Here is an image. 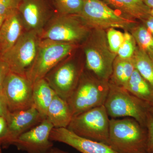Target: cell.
Segmentation results:
<instances>
[{
    "instance_id": "cell-1",
    "label": "cell",
    "mask_w": 153,
    "mask_h": 153,
    "mask_svg": "<svg viewBox=\"0 0 153 153\" xmlns=\"http://www.w3.org/2000/svg\"><path fill=\"white\" fill-rule=\"evenodd\" d=\"M147 130L132 118L110 120L108 145L117 153L146 152Z\"/></svg>"
},
{
    "instance_id": "cell-2",
    "label": "cell",
    "mask_w": 153,
    "mask_h": 153,
    "mask_svg": "<svg viewBox=\"0 0 153 153\" xmlns=\"http://www.w3.org/2000/svg\"><path fill=\"white\" fill-rule=\"evenodd\" d=\"M109 89V81L99 79L94 74L82 73L76 88L66 100L73 117L104 105Z\"/></svg>"
},
{
    "instance_id": "cell-3",
    "label": "cell",
    "mask_w": 153,
    "mask_h": 153,
    "mask_svg": "<svg viewBox=\"0 0 153 153\" xmlns=\"http://www.w3.org/2000/svg\"><path fill=\"white\" fill-rule=\"evenodd\" d=\"M84 47L88 70L101 80L109 81L117 55L110 49L104 30H94Z\"/></svg>"
},
{
    "instance_id": "cell-4",
    "label": "cell",
    "mask_w": 153,
    "mask_h": 153,
    "mask_svg": "<svg viewBox=\"0 0 153 153\" xmlns=\"http://www.w3.org/2000/svg\"><path fill=\"white\" fill-rule=\"evenodd\" d=\"M104 105L110 117L132 118L146 127L149 106L124 88L109 82V91Z\"/></svg>"
},
{
    "instance_id": "cell-5",
    "label": "cell",
    "mask_w": 153,
    "mask_h": 153,
    "mask_svg": "<svg viewBox=\"0 0 153 153\" xmlns=\"http://www.w3.org/2000/svg\"><path fill=\"white\" fill-rule=\"evenodd\" d=\"M77 16L88 27L93 30H128L137 23L134 19L118 13L101 0H84L82 11Z\"/></svg>"
},
{
    "instance_id": "cell-6",
    "label": "cell",
    "mask_w": 153,
    "mask_h": 153,
    "mask_svg": "<svg viewBox=\"0 0 153 153\" xmlns=\"http://www.w3.org/2000/svg\"><path fill=\"white\" fill-rule=\"evenodd\" d=\"M77 47L76 44L41 39L33 66L27 74L33 85L43 79Z\"/></svg>"
},
{
    "instance_id": "cell-7",
    "label": "cell",
    "mask_w": 153,
    "mask_h": 153,
    "mask_svg": "<svg viewBox=\"0 0 153 153\" xmlns=\"http://www.w3.org/2000/svg\"><path fill=\"white\" fill-rule=\"evenodd\" d=\"M90 30L77 15L58 14L49 20L39 36L41 39L76 44L87 39Z\"/></svg>"
},
{
    "instance_id": "cell-8",
    "label": "cell",
    "mask_w": 153,
    "mask_h": 153,
    "mask_svg": "<svg viewBox=\"0 0 153 153\" xmlns=\"http://www.w3.org/2000/svg\"><path fill=\"white\" fill-rule=\"evenodd\" d=\"M110 120L102 105L73 117L67 128L79 136L108 145Z\"/></svg>"
},
{
    "instance_id": "cell-9",
    "label": "cell",
    "mask_w": 153,
    "mask_h": 153,
    "mask_svg": "<svg viewBox=\"0 0 153 153\" xmlns=\"http://www.w3.org/2000/svg\"><path fill=\"white\" fill-rule=\"evenodd\" d=\"M40 41L38 33L25 31L15 45L1 57L11 72L27 77L36 59Z\"/></svg>"
},
{
    "instance_id": "cell-10",
    "label": "cell",
    "mask_w": 153,
    "mask_h": 153,
    "mask_svg": "<svg viewBox=\"0 0 153 153\" xmlns=\"http://www.w3.org/2000/svg\"><path fill=\"white\" fill-rule=\"evenodd\" d=\"M33 87L27 77L10 71L4 82L2 93L10 112L24 110L33 106Z\"/></svg>"
},
{
    "instance_id": "cell-11",
    "label": "cell",
    "mask_w": 153,
    "mask_h": 153,
    "mask_svg": "<svg viewBox=\"0 0 153 153\" xmlns=\"http://www.w3.org/2000/svg\"><path fill=\"white\" fill-rule=\"evenodd\" d=\"M82 71V68L74 62H61L44 78L57 95L66 100L76 88Z\"/></svg>"
},
{
    "instance_id": "cell-12",
    "label": "cell",
    "mask_w": 153,
    "mask_h": 153,
    "mask_svg": "<svg viewBox=\"0 0 153 153\" xmlns=\"http://www.w3.org/2000/svg\"><path fill=\"white\" fill-rule=\"evenodd\" d=\"M52 124L47 118L17 138L12 145L28 153H46L53 147L50 135Z\"/></svg>"
},
{
    "instance_id": "cell-13",
    "label": "cell",
    "mask_w": 153,
    "mask_h": 153,
    "mask_svg": "<svg viewBox=\"0 0 153 153\" xmlns=\"http://www.w3.org/2000/svg\"><path fill=\"white\" fill-rule=\"evenodd\" d=\"M45 118L34 105L28 109L11 112L7 120L5 134L0 139V147L12 145L19 136L38 125Z\"/></svg>"
},
{
    "instance_id": "cell-14",
    "label": "cell",
    "mask_w": 153,
    "mask_h": 153,
    "mask_svg": "<svg viewBox=\"0 0 153 153\" xmlns=\"http://www.w3.org/2000/svg\"><path fill=\"white\" fill-rule=\"evenodd\" d=\"M50 139L52 142L68 145L81 153H117L108 145L79 136L67 128H54Z\"/></svg>"
},
{
    "instance_id": "cell-15",
    "label": "cell",
    "mask_w": 153,
    "mask_h": 153,
    "mask_svg": "<svg viewBox=\"0 0 153 153\" xmlns=\"http://www.w3.org/2000/svg\"><path fill=\"white\" fill-rule=\"evenodd\" d=\"M25 31L39 35L48 23L49 10L44 0H22L18 10Z\"/></svg>"
},
{
    "instance_id": "cell-16",
    "label": "cell",
    "mask_w": 153,
    "mask_h": 153,
    "mask_svg": "<svg viewBox=\"0 0 153 153\" xmlns=\"http://www.w3.org/2000/svg\"><path fill=\"white\" fill-rule=\"evenodd\" d=\"M25 31L18 11L6 18L0 28L1 57L15 45Z\"/></svg>"
},
{
    "instance_id": "cell-17",
    "label": "cell",
    "mask_w": 153,
    "mask_h": 153,
    "mask_svg": "<svg viewBox=\"0 0 153 153\" xmlns=\"http://www.w3.org/2000/svg\"><path fill=\"white\" fill-rule=\"evenodd\" d=\"M72 117L66 100L56 94L47 110L46 118L55 128H67Z\"/></svg>"
},
{
    "instance_id": "cell-18",
    "label": "cell",
    "mask_w": 153,
    "mask_h": 153,
    "mask_svg": "<svg viewBox=\"0 0 153 153\" xmlns=\"http://www.w3.org/2000/svg\"><path fill=\"white\" fill-rule=\"evenodd\" d=\"M111 8L120 11L131 19L143 21L150 15L151 9L143 0H101Z\"/></svg>"
},
{
    "instance_id": "cell-19",
    "label": "cell",
    "mask_w": 153,
    "mask_h": 153,
    "mask_svg": "<svg viewBox=\"0 0 153 153\" xmlns=\"http://www.w3.org/2000/svg\"><path fill=\"white\" fill-rule=\"evenodd\" d=\"M56 94L44 78L39 79L33 84L34 105L38 111L46 117L48 108Z\"/></svg>"
},
{
    "instance_id": "cell-20",
    "label": "cell",
    "mask_w": 153,
    "mask_h": 153,
    "mask_svg": "<svg viewBox=\"0 0 153 153\" xmlns=\"http://www.w3.org/2000/svg\"><path fill=\"white\" fill-rule=\"evenodd\" d=\"M130 93L147 103L149 106L153 100V89L135 68L124 87Z\"/></svg>"
},
{
    "instance_id": "cell-21",
    "label": "cell",
    "mask_w": 153,
    "mask_h": 153,
    "mask_svg": "<svg viewBox=\"0 0 153 153\" xmlns=\"http://www.w3.org/2000/svg\"><path fill=\"white\" fill-rule=\"evenodd\" d=\"M135 68L132 58L123 59L117 56L114 62L112 73L109 82L124 87Z\"/></svg>"
},
{
    "instance_id": "cell-22",
    "label": "cell",
    "mask_w": 153,
    "mask_h": 153,
    "mask_svg": "<svg viewBox=\"0 0 153 153\" xmlns=\"http://www.w3.org/2000/svg\"><path fill=\"white\" fill-rule=\"evenodd\" d=\"M135 68L153 89V60L137 46L132 57Z\"/></svg>"
},
{
    "instance_id": "cell-23",
    "label": "cell",
    "mask_w": 153,
    "mask_h": 153,
    "mask_svg": "<svg viewBox=\"0 0 153 153\" xmlns=\"http://www.w3.org/2000/svg\"><path fill=\"white\" fill-rule=\"evenodd\" d=\"M131 35L137 47L153 60V36L146 26L140 25L132 28Z\"/></svg>"
},
{
    "instance_id": "cell-24",
    "label": "cell",
    "mask_w": 153,
    "mask_h": 153,
    "mask_svg": "<svg viewBox=\"0 0 153 153\" xmlns=\"http://www.w3.org/2000/svg\"><path fill=\"white\" fill-rule=\"evenodd\" d=\"M58 14L78 15L83 8L84 0H54Z\"/></svg>"
},
{
    "instance_id": "cell-25",
    "label": "cell",
    "mask_w": 153,
    "mask_h": 153,
    "mask_svg": "<svg viewBox=\"0 0 153 153\" xmlns=\"http://www.w3.org/2000/svg\"><path fill=\"white\" fill-rule=\"evenodd\" d=\"M124 40L117 53V56L123 59L132 58L137 47L133 36L126 31L124 33Z\"/></svg>"
},
{
    "instance_id": "cell-26",
    "label": "cell",
    "mask_w": 153,
    "mask_h": 153,
    "mask_svg": "<svg viewBox=\"0 0 153 153\" xmlns=\"http://www.w3.org/2000/svg\"><path fill=\"white\" fill-rule=\"evenodd\" d=\"M106 38L111 51L117 55L118 51L124 40V33L115 28H110L107 31Z\"/></svg>"
},
{
    "instance_id": "cell-27",
    "label": "cell",
    "mask_w": 153,
    "mask_h": 153,
    "mask_svg": "<svg viewBox=\"0 0 153 153\" xmlns=\"http://www.w3.org/2000/svg\"><path fill=\"white\" fill-rule=\"evenodd\" d=\"M22 0H0V15L6 18L18 11Z\"/></svg>"
},
{
    "instance_id": "cell-28",
    "label": "cell",
    "mask_w": 153,
    "mask_h": 153,
    "mask_svg": "<svg viewBox=\"0 0 153 153\" xmlns=\"http://www.w3.org/2000/svg\"><path fill=\"white\" fill-rule=\"evenodd\" d=\"M146 126L147 130L146 151L148 153H153V116L150 112L147 115Z\"/></svg>"
},
{
    "instance_id": "cell-29",
    "label": "cell",
    "mask_w": 153,
    "mask_h": 153,
    "mask_svg": "<svg viewBox=\"0 0 153 153\" xmlns=\"http://www.w3.org/2000/svg\"><path fill=\"white\" fill-rule=\"evenodd\" d=\"M10 69L7 63L0 57V94L2 93L3 85Z\"/></svg>"
},
{
    "instance_id": "cell-30",
    "label": "cell",
    "mask_w": 153,
    "mask_h": 153,
    "mask_svg": "<svg viewBox=\"0 0 153 153\" xmlns=\"http://www.w3.org/2000/svg\"><path fill=\"white\" fill-rule=\"evenodd\" d=\"M10 113L4 95L2 94H0V116L4 117L7 121Z\"/></svg>"
},
{
    "instance_id": "cell-31",
    "label": "cell",
    "mask_w": 153,
    "mask_h": 153,
    "mask_svg": "<svg viewBox=\"0 0 153 153\" xmlns=\"http://www.w3.org/2000/svg\"><path fill=\"white\" fill-rule=\"evenodd\" d=\"M143 25L153 36V17L150 15L142 21Z\"/></svg>"
},
{
    "instance_id": "cell-32",
    "label": "cell",
    "mask_w": 153,
    "mask_h": 153,
    "mask_svg": "<svg viewBox=\"0 0 153 153\" xmlns=\"http://www.w3.org/2000/svg\"><path fill=\"white\" fill-rule=\"evenodd\" d=\"M7 126V123L6 119L3 117L0 116V139L5 134Z\"/></svg>"
},
{
    "instance_id": "cell-33",
    "label": "cell",
    "mask_w": 153,
    "mask_h": 153,
    "mask_svg": "<svg viewBox=\"0 0 153 153\" xmlns=\"http://www.w3.org/2000/svg\"><path fill=\"white\" fill-rule=\"evenodd\" d=\"M46 153H68L67 152H65L62 150L60 149H58V148L54 147H53L52 148H51L50 150L48 152H47Z\"/></svg>"
},
{
    "instance_id": "cell-34",
    "label": "cell",
    "mask_w": 153,
    "mask_h": 153,
    "mask_svg": "<svg viewBox=\"0 0 153 153\" xmlns=\"http://www.w3.org/2000/svg\"><path fill=\"white\" fill-rule=\"evenodd\" d=\"M145 4L150 9L153 8V0H143Z\"/></svg>"
},
{
    "instance_id": "cell-35",
    "label": "cell",
    "mask_w": 153,
    "mask_h": 153,
    "mask_svg": "<svg viewBox=\"0 0 153 153\" xmlns=\"http://www.w3.org/2000/svg\"><path fill=\"white\" fill-rule=\"evenodd\" d=\"M5 19L6 18L5 17L0 15V28H1L2 25L3 23H4V21Z\"/></svg>"
},
{
    "instance_id": "cell-36",
    "label": "cell",
    "mask_w": 153,
    "mask_h": 153,
    "mask_svg": "<svg viewBox=\"0 0 153 153\" xmlns=\"http://www.w3.org/2000/svg\"><path fill=\"white\" fill-rule=\"evenodd\" d=\"M150 113L153 116V100L149 105Z\"/></svg>"
},
{
    "instance_id": "cell-37",
    "label": "cell",
    "mask_w": 153,
    "mask_h": 153,
    "mask_svg": "<svg viewBox=\"0 0 153 153\" xmlns=\"http://www.w3.org/2000/svg\"><path fill=\"white\" fill-rule=\"evenodd\" d=\"M150 15L153 17V8L151 9L150 11Z\"/></svg>"
},
{
    "instance_id": "cell-38",
    "label": "cell",
    "mask_w": 153,
    "mask_h": 153,
    "mask_svg": "<svg viewBox=\"0 0 153 153\" xmlns=\"http://www.w3.org/2000/svg\"><path fill=\"white\" fill-rule=\"evenodd\" d=\"M148 153L147 152H142V153Z\"/></svg>"
},
{
    "instance_id": "cell-39",
    "label": "cell",
    "mask_w": 153,
    "mask_h": 153,
    "mask_svg": "<svg viewBox=\"0 0 153 153\" xmlns=\"http://www.w3.org/2000/svg\"><path fill=\"white\" fill-rule=\"evenodd\" d=\"M0 57H1V54H0Z\"/></svg>"
}]
</instances>
